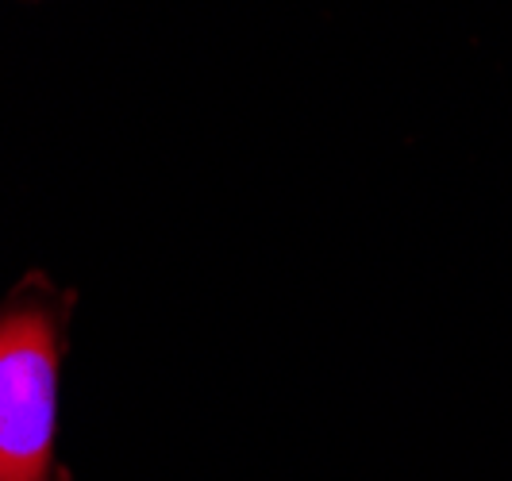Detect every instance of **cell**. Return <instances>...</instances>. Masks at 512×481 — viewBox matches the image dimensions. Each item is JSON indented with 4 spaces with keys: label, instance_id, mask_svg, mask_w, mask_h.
Returning a JSON list of instances; mask_svg holds the SVG:
<instances>
[{
    "label": "cell",
    "instance_id": "cell-1",
    "mask_svg": "<svg viewBox=\"0 0 512 481\" xmlns=\"http://www.w3.org/2000/svg\"><path fill=\"white\" fill-rule=\"evenodd\" d=\"M70 293L27 274L0 301V481H66L54 455Z\"/></svg>",
    "mask_w": 512,
    "mask_h": 481
}]
</instances>
